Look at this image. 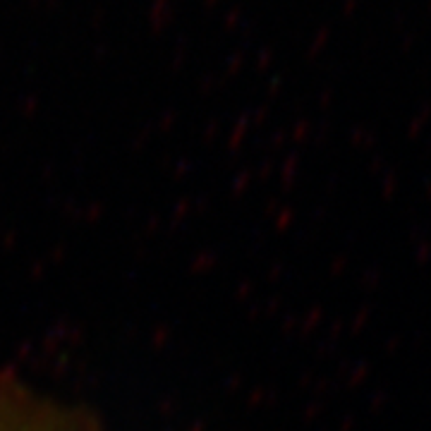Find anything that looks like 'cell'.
<instances>
[{"label": "cell", "instance_id": "cell-1", "mask_svg": "<svg viewBox=\"0 0 431 431\" xmlns=\"http://www.w3.org/2000/svg\"><path fill=\"white\" fill-rule=\"evenodd\" d=\"M0 431H77L70 420L19 390L0 388Z\"/></svg>", "mask_w": 431, "mask_h": 431}]
</instances>
